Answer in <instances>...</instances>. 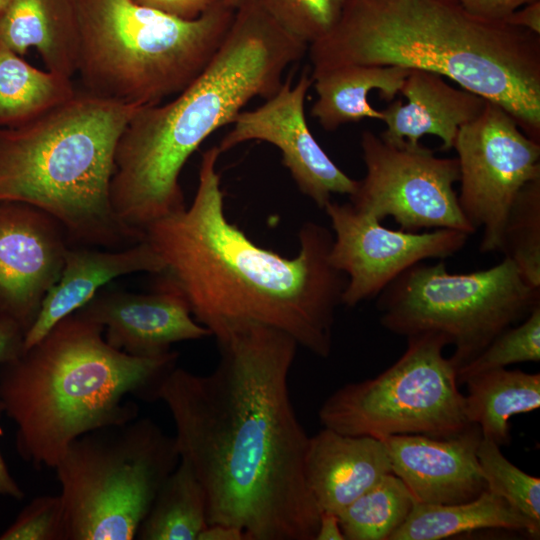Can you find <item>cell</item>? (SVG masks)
Wrapping results in <instances>:
<instances>
[{
	"instance_id": "obj_40",
	"label": "cell",
	"mask_w": 540,
	"mask_h": 540,
	"mask_svg": "<svg viewBox=\"0 0 540 540\" xmlns=\"http://www.w3.org/2000/svg\"><path fill=\"white\" fill-rule=\"evenodd\" d=\"M235 10L251 0H225Z\"/></svg>"
},
{
	"instance_id": "obj_34",
	"label": "cell",
	"mask_w": 540,
	"mask_h": 540,
	"mask_svg": "<svg viewBox=\"0 0 540 540\" xmlns=\"http://www.w3.org/2000/svg\"><path fill=\"white\" fill-rule=\"evenodd\" d=\"M134 2L182 19H195L218 0H133Z\"/></svg>"
},
{
	"instance_id": "obj_33",
	"label": "cell",
	"mask_w": 540,
	"mask_h": 540,
	"mask_svg": "<svg viewBox=\"0 0 540 540\" xmlns=\"http://www.w3.org/2000/svg\"><path fill=\"white\" fill-rule=\"evenodd\" d=\"M470 14L488 21L504 22L514 11L538 0H457Z\"/></svg>"
},
{
	"instance_id": "obj_13",
	"label": "cell",
	"mask_w": 540,
	"mask_h": 540,
	"mask_svg": "<svg viewBox=\"0 0 540 540\" xmlns=\"http://www.w3.org/2000/svg\"><path fill=\"white\" fill-rule=\"evenodd\" d=\"M323 209L333 230L330 262L347 277L342 304L348 307L377 297L397 276L419 262L454 256L470 236L447 228L420 232L390 229L350 202L331 200Z\"/></svg>"
},
{
	"instance_id": "obj_10",
	"label": "cell",
	"mask_w": 540,
	"mask_h": 540,
	"mask_svg": "<svg viewBox=\"0 0 540 540\" xmlns=\"http://www.w3.org/2000/svg\"><path fill=\"white\" fill-rule=\"evenodd\" d=\"M449 345L439 333L407 337L404 353L374 378L348 383L321 405V424L336 432L383 440L421 434L446 438L466 429L464 395Z\"/></svg>"
},
{
	"instance_id": "obj_38",
	"label": "cell",
	"mask_w": 540,
	"mask_h": 540,
	"mask_svg": "<svg viewBox=\"0 0 540 540\" xmlns=\"http://www.w3.org/2000/svg\"><path fill=\"white\" fill-rule=\"evenodd\" d=\"M315 540H345L337 514L320 513Z\"/></svg>"
},
{
	"instance_id": "obj_14",
	"label": "cell",
	"mask_w": 540,
	"mask_h": 540,
	"mask_svg": "<svg viewBox=\"0 0 540 540\" xmlns=\"http://www.w3.org/2000/svg\"><path fill=\"white\" fill-rule=\"evenodd\" d=\"M311 85L307 70L294 85L287 78L260 106L241 111L218 147L223 153L251 140L274 145L301 193L323 209L334 194H354L358 180L330 159L308 127L304 105Z\"/></svg>"
},
{
	"instance_id": "obj_26",
	"label": "cell",
	"mask_w": 540,
	"mask_h": 540,
	"mask_svg": "<svg viewBox=\"0 0 540 540\" xmlns=\"http://www.w3.org/2000/svg\"><path fill=\"white\" fill-rule=\"evenodd\" d=\"M71 78L40 70L0 48V127L25 123L76 93Z\"/></svg>"
},
{
	"instance_id": "obj_39",
	"label": "cell",
	"mask_w": 540,
	"mask_h": 540,
	"mask_svg": "<svg viewBox=\"0 0 540 540\" xmlns=\"http://www.w3.org/2000/svg\"><path fill=\"white\" fill-rule=\"evenodd\" d=\"M197 540H246V535L242 529L235 526L212 524L199 534Z\"/></svg>"
},
{
	"instance_id": "obj_30",
	"label": "cell",
	"mask_w": 540,
	"mask_h": 540,
	"mask_svg": "<svg viewBox=\"0 0 540 540\" xmlns=\"http://www.w3.org/2000/svg\"><path fill=\"white\" fill-rule=\"evenodd\" d=\"M540 361V304L518 325L499 333L476 357L457 371L458 384L489 370Z\"/></svg>"
},
{
	"instance_id": "obj_7",
	"label": "cell",
	"mask_w": 540,
	"mask_h": 540,
	"mask_svg": "<svg viewBox=\"0 0 540 540\" xmlns=\"http://www.w3.org/2000/svg\"><path fill=\"white\" fill-rule=\"evenodd\" d=\"M81 91L144 107L186 88L207 66L235 15L218 0L182 19L133 0H75Z\"/></svg>"
},
{
	"instance_id": "obj_8",
	"label": "cell",
	"mask_w": 540,
	"mask_h": 540,
	"mask_svg": "<svg viewBox=\"0 0 540 540\" xmlns=\"http://www.w3.org/2000/svg\"><path fill=\"white\" fill-rule=\"evenodd\" d=\"M180 461L175 437L148 417L87 432L55 466L65 540H132Z\"/></svg>"
},
{
	"instance_id": "obj_29",
	"label": "cell",
	"mask_w": 540,
	"mask_h": 540,
	"mask_svg": "<svg viewBox=\"0 0 540 540\" xmlns=\"http://www.w3.org/2000/svg\"><path fill=\"white\" fill-rule=\"evenodd\" d=\"M477 459L486 488L540 525V479L512 464L500 446L482 437Z\"/></svg>"
},
{
	"instance_id": "obj_32",
	"label": "cell",
	"mask_w": 540,
	"mask_h": 540,
	"mask_svg": "<svg viewBox=\"0 0 540 540\" xmlns=\"http://www.w3.org/2000/svg\"><path fill=\"white\" fill-rule=\"evenodd\" d=\"M0 540H65L60 494L34 498L0 534Z\"/></svg>"
},
{
	"instance_id": "obj_28",
	"label": "cell",
	"mask_w": 540,
	"mask_h": 540,
	"mask_svg": "<svg viewBox=\"0 0 540 540\" xmlns=\"http://www.w3.org/2000/svg\"><path fill=\"white\" fill-rule=\"evenodd\" d=\"M500 252L530 285L540 288V178L527 183L511 205Z\"/></svg>"
},
{
	"instance_id": "obj_24",
	"label": "cell",
	"mask_w": 540,
	"mask_h": 540,
	"mask_svg": "<svg viewBox=\"0 0 540 540\" xmlns=\"http://www.w3.org/2000/svg\"><path fill=\"white\" fill-rule=\"evenodd\" d=\"M465 415L479 426L482 437L499 446L510 443L509 419L540 407V374L499 368L465 382Z\"/></svg>"
},
{
	"instance_id": "obj_2",
	"label": "cell",
	"mask_w": 540,
	"mask_h": 540,
	"mask_svg": "<svg viewBox=\"0 0 540 540\" xmlns=\"http://www.w3.org/2000/svg\"><path fill=\"white\" fill-rule=\"evenodd\" d=\"M218 145L202 155L189 207L144 228L163 263L159 277L185 297L195 320L212 329L252 322L291 336L320 358L332 350L333 326L347 277L330 262L332 232L305 222L293 258L254 243L226 217L217 172Z\"/></svg>"
},
{
	"instance_id": "obj_23",
	"label": "cell",
	"mask_w": 540,
	"mask_h": 540,
	"mask_svg": "<svg viewBox=\"0 0 540 540\" xmlns=\"http://www.w3.org/2000/svg\"><path fill=\"white\" fill-rule=\"evenodd\" d=\"M480 529H507L539 537L540 525L485 489L476 498L455 504L415 503L389 540H441Z\"/></svg>"
},
{
	"instance_id": "obj_27",
	"label": "cell",
	"mask_w": 540,
	"mask_h": 540,
	"mask_svg": "<svg viewBox=\"0 0 540 540\" xmlns=\"http://www.w3.org/2000/svg\"><path fill=\"white\" fill-rule=\"evenodd\" d=\"M414 505L405 483L391 472L337 515L345 540H389Z\"/></svg>"
},
{
	"instance_id": "obj_4",
	"label": "cell",
	"mask_w": 540,
	"mask_h": 540,
	"mask_svg": "<svg viewBox=\"0 0 540 540\" xmlns=\"http://www.w3.org/2000/svg\"><path fill=\"white\" fill-rule=\"evenodd\" d=\"M312 70L398 66L449 78L506 110L540 142V35L468 13L457 0H346L311 43Z\"/></svg>"
},
{
	"instance_id": "obj_17",
	"label": "cell",
	"mask_w": 540,
	"mask_h": 540,
	"mask_svg": "<svg viewBox=\"0 0 540 540\" xmlns=\"http://www.w3.org/2000/svg\"><path fill=\"white\" fill-rule=\"evenodd\" d=\"M481 439L479 426L470 424L446 438L403 434L382 441L392 473L405 483L415 503L443 505L470 501L486 489L477 459Z\"/></svg>"
},
{
	"instance_id": "obj_36",
	"label": "cell",
	"mask_w": 540,
	"mask_h": 540,
	"mask_svg": "<svg viewBox=\"0 0 540 540\" xmlns=\"http://www.w3.org/2000/svg\"><path fill=\"white\" fill-rule=\"evenodd\" d=\"M504 22L540 35V0L517 9Z\"/></svg>"
},
{
	"instance_id": "obj_18",
	"label": "cell",
	"mask_w": 540,
	"mask_h": 540,
	"mask_svg": "<svg viewBox=\"0 0 540 540\" xmlns=\"http://www.w3.org/2000/svg\"><path fill=\"white\" fill-rule=\"evenodd\" d=\"M163 268L160 257L144 239L122 249L69 245L61 274L25 333L24 349L39 341L60 320L82 308L111 280L136 272L158 275Z\"/></svg>"
},
{
	"instance_id": "obj_35",
	"label": "cell",
	"mask_w": 540,
	"mask_h": 540,
	"mask_svg": "<svg viewBox=\"0 0 540 540\" xmlns=\"http://www.w3.org/2000/svg\"><path fill=\"white\" fill-rule=\"evenodd\" d=\"M24 330L0 315V366L15 359L24 350Z\"/></svg>"
},
{
	"instance_id": "obj_3",
	"label": "cell",
	"mask_w": 540,
	"mask_h": 540,
	"mask_svg": "<svg viewBox=\"0 0 540 540\" xmlns=\"http://www.w3.org/2000/svg\"><path fill=\"white\" fill-rule=\"evenodd\" d=\"M308 44L285 31L257 2L235 11L203 71L164 104L138 108L116 146L110 199L128 226L149 224L185 209L179 177L199 146L232 124L255 97L272 96Z\"/></svg>"
},
{
	"instance_id": "obj_19",
	"label": "cell",
	"mask_w": 540,
	"mask_h": 540,
	"mask_svg": "<svg viewBox=\"0 0 540 540\" xmlns=\"http://www.w3.org/2000/svg\"><path fill=\"white\" fill-rule=\"evenodd\" d=\"M391 472L390 457L380 439L326 427L309 437L304 473L320 512L339 514Z\"/></svg>"
},
{
	"instance_id": "obj_6",
	"label": "cell",
	"mask_w": 540,
	"mask_h": 540,
	"mask_svg": "<svg viewBox=\"0 0 540 540\" xmlns=\"http://www.w3.org/2000/svg\"><path fill=\"white\" fill-rule=\"evenodd\" d=\"M138 108L77 90L25 123L0 127V202L47 212L69 245L122 249L142 241L110 199L118 139Z\"/></svg>"
},
{
	"instance_id": "obj_11",
	"label": "cell",
	"mask_w": 540,
	"mask_h": 540,
	"mask_svg": "<svg viewBox=\"0 0 540 540\" xmlns=\"http://www.w3.org/2000/svg\"><path fill=\"white\" fill-rule=\"evenodd\" d=\"M360 146L365 176L349 196L357 210L379 221L393 218L405 231L476 232L454 189L460 179L456 157H437L420 143L390 144L370 130L362 132Z\"/></svg>"
},
{
	"instance_id": "obj_20",
	"label": "cell",
	"mask_w": 540,
	"mask_h": 540,
	"mask_svg": "<svg viewBox=\"0 0 540 540\" xmlns=\"http://www.w3.org/2000/svg\"><path fill=\"white\" fill-rule=\"evenodd\" d=\"M399 93L407 103L391 101L381 110L386 129L379 136L390 144L416 145L422 136L434 135L442 141L443 151L453 148L461 126L477 118L487 101L422 69H410Z\"/></svg>"
},
{
	"instance_id": "obj_9",
	"label": "cell",
	"mask_w": 540,
	"mask_h": 540,
	"mask_svg": "<svg viewBox=\"0 0 540 540\" xmlns=\"http://www.w3.org/2000/svg\"><path fill=\"white\" fill-rule=\"evenodd\" d=\"M539 304L540 288L504 257L469 273H450L443 260L419 262L378 294L376 306L381 325L396 335H444L454 347L450 359L458 371Z\"/></svg>"
},
{
	"instance_id": "obj_37",
	"label": "cell",
	"mask_w": 540,
	"mask_h": 540,
	"mask_svg": "<svg viewBox=\"0 0 540 540\" xmlns=\"http://www.w3.org/2000/svg\"><path fill=\"white\" fill-rule=\"evenodd\" d=\"M4 413V407L0 399V419ZM1 434V428H0ZM0 496L10 497L15 500H21L24 498V492L18 485L16 480L10 474L6 462L0 451Z\"/></svg>"
},
{
	"instance_id": "obj_31",
	"label": "cell",
	"mask_w": 540,
	"mask_h": 540,
	"mask_svg": "<svg viewBox=\"0 0 540 540\" xmlns=\"http://www.w3.org/2000/svg\"><path fill=\"white\" fill-rule=\"evenodd\" d=\"M289 34L308 46L338 22L346 0H257Z\"/></svg>"
},
{
	"instance_id": "obj_16",
	"label": "cell",
	"mask_w": 540,
	"mask_h": 540,
	"mask_svg": "<svg viewBox=\"0 0 540 540\" xmlns=\"http://www.w3.org/2000/svg\"><path fill=\"white\" fill-rule=\"evenodd\" d=\"M77 311L103 327L110 346L135 357L161 356L174 343L211 336L181 292L161 277L151 293L101 289Z\"/></svg>"
},
{
	"instance_id": "obj_22",
	"label": "cell",
	"mask_w": 540,
	"mask_h": 540,
	"mask_svg": "<svg viewBox=\"0 0 540 540\" xmlns=\"http://www.w3.org/2000/svg\"><path fill=\"white\" fill-rule=\"evenodd\" d=\"M410 69L398 66L343 65L312 70L317 98L311 114L327 131L365 118L383 119L368 95L378 90L386 101L400 92Z\"/></svg>"
},
{
	"instance_id": "obj_5",
	"label": "cell",
	"mask_w": 540,
	"mask_h": 540,
	"mask_svg": "<svg viewBox=\"0 0 540 540\" xmlns=\"http://www.w3.org/2000/svg\"><path fill=\"white\" fill-rule=\"evenodd\" d=\"M170 351L135 357L110 346L103 327L79 311L0 366V399L16 424V449L35 468H55L79 436L138 417L131 395L158 400L176 366Z\"/></svg>"
},
{
	"instance_id": "obj_25",
	"label": "cell",
	"mask_w": 540,
	"mask_h": 540,
	"mask_svg": "<svg viewBox=\"0 0 540 540\" xmlns=\"http://www.w3.org/2000/svg\"><path fill=\"white\" fill-rule=\"evenodd\" d=\"M207 526L203 486L189 464L180 459L159 489L136 538L197 540Z\"/></svg>"
},
{
	"instance_id": "obj_12",
	"label": "cell",
	"mask_w": 540,
	"mask_h": 540,
	"mask_svg": "<svg viewBox=\"0 0 540 540\" xmlns=\"http://www.w3.org/2000/svg\"><path fill=\"white\" fill-rule=\"evenodd\" d=\"M460 208L477 230L481 253L500 252L508 212L521 189L540 178V142L528 137L498 104L461 126L454 141Z\"/></svg>"
},
{
	"instance_id": "obj_41",
	"label": "cell",
	"mask_w": 540,
	"mask_h": 540,
	"mask_svg": "<svg viewBox=\"0 0 540 540\" xmlns=\"http://www.w3.org/2000/svg\"><path fill=\"white\" fill-rule=\"evenodd\" d=\"M10 0H0V11L8 4Z\"/></svg>"
},
{
	"instance_id": "obj_21",
	"label": "cell",
	"mask_w": 540,
	"mask_h": 540,
	"mask_svg": "<svg viewBox=\"0 0 540 540\" xmlns=\"http://www.w3.org/2000/svg\"><path fill=\"white\" fill-rule=\"evenodd\" d=\"M0 48L37 50L46 70L76 75L79 27L75 0H10L0 11Z\"/></svg>"
},
{
	"instance_id": "obj_15",
	"label": "cell",
	"mask_w": 540,
	"mask_h": 540,
	"mask_svg": "<svg viewBox=\"0 0 540 540\" xmlns=\"http://www.w3.org/2000/svg\"><path fill=\"white\" fill-rule=\"evenodd\" d=\"M68 246L65 229L47 212L0 202V315L25 333L61 274Z\"/></svg>"
},
{
	"instance_id": "obj_1",
	"label": "cell",
	"mask_w": 540,
	"mask_h": 540,
	"mask_svg": "<svg viewBox=\"0 0 540 540\" xmlns=\"http://www.w3.org/2000/svg\"><path fill=\"white\" fill-rule=\"evenodd\" d=\"M211 336L216 368L201 375L175 366L158 393L180 459L205 491L208 525L238 527L246 540H315L321 512L304 473L309 436L288 386L297 342L252 322Z\"/></svg>"
}]
</instances>
